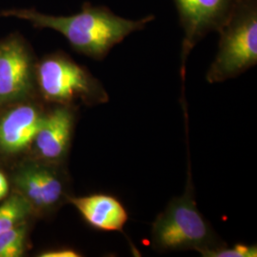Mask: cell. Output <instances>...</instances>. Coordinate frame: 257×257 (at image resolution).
Instances as JSON below:
<instances>
[{
  "label": "cell",
  "instance_id": "obj_1",
  "mask_svg": "<svg viewBox=\"0 0 257 257\" xmlns=\"http://www.w3.org/2000/svg\"><path fill=\"white\" fill-rule=\"evenodd\" d=\"M0 17L22 19L37 29L56 31L76 52L96 60L105 58L113 47L156 19L153 15L139 20L124 19L108 7L93 6L89 2L83 4L79 13L69 17H55L35 9L5 10Z\"/></svg>",
  "mask_w": 257,
  "mask_h": 257
},
{
  "label": "cell",
  "instance_id": "obj_2",
  "mask_svg": "<svg viewBox=\"0 0 257 257\" xmlns=\"http://www.w3.org/2000/svg\"><path fill=\"white\" fill-rule=\"evenodd\" d=\"M151 239L154 248L164 252L195 250L202 254L226 246L197 208L190 172L184 193L172 199L154 221Z\"/></svg>",
  "mask_w": 257,
  "mask_h": 257
},
{
  "label": "cell",
  "instance_id": "obj_3",
  "mask_svg": "<svg viewBox=\"0 0 257 257\" xmlns=\"http://www.w3.org/2000/svg\"><path fill=\"white\" fill-rule=\"evenodd\" d=\"M218 33V51L206 75L211 84L234 78L256 65L257 0H238Z\"/></svg>",
  "mask_w": 257,
  "mask_h": 257
},
{
  "label": "cell",
  "instance_id": "obj_4",
  "mask_svg": "<svg viewBox=\"0 0 257 257\" xmlns=\"http://www.w3.org/2000/svg\"><path fill=\"white\" fill-rule=\"evenodd\" d=\"M36 82L44 98L60 105L109 101L101 82L63 53L48 55L36 66Z\"/></svg>",
  "mask_w": 257,
  "mask_h": 257
},
{
  "label": "cell",
  "instance_id": "obj_5",
  "mask_svg": "<svg viewBox=\"0 0 257 257\" xmlns=\"http://www.w3.org/2000/svg\"><path fill=\"white\" fill-rule=\"evenodd\" d=\"M183 28L181 75H186L188 56L196 44L211 32H218L238 0H174Z\"/></svg>",
  "mask_w": 257,
  "mask_h": 257
},
{
  "label": "cell",
  "instance_id": "obj_6",
  "mask_svg": "<svg viewBox=\"0 0 257 257\" xmlns=\"http://www.w3.org/2000/svg\"><path fill=\"white\" fill-rule=\"evenodd\" d=\"M36 82V66L25 40L12 35L0 41V106L28 96Z\"/></svg>",
  "mask_w": 257,
  "mask_h": 257
},
{
  "label": "cell",
  "instance_id": "obj_7",
  "mask_svg": "<svg viewBox=\"0 0 257 257\" xmlns=\"http://www.w3.org/2000/svg\"><path fill=\"white\" fill-rule=\"evenodd\" d=\"M74 125V114L70 106L60 105L44 114L34 140L38 156L50 163L61 161L70 147Z\"/></svg>",
  "mask_w": 257,
  "mask_h": 257
},
{
  "label": "cell",
  "instance_id": "obj_8",
  "mask_svg": "<svg viewBox=\"0 0 257 257\" xmlns=\"http://www.w3.org/2000/svg\"><path fill=\"white\" fill-rule=\"evenodd\" d=\"M44 114L33 105H21L0 118V150L16 154L34 143Z\"/></svg>",
  "mask_w": 257,
  "mask_h": 257
},
{
  "label": "cell",
  "instance_id": "obj_9",
  "mask_svg": "<svg viewBox=\"0 0 257 257\" xmlns=\"http://www.w3.org/2000/svg\"><path fill=\"white\" fill-rule=\"evenodd\" d=\"M69 201L85 221L96 230L122 231L128 219L125 207L110 194L94 193L81 197H70Z\"/></svg>",
  "mask_w": 257,
  "mask_h": 257
},
{
  "label": "cell",
  "instance_id": "obj_10",
  "mask_svg": "<svg viewBox=\"0 0 257 257\" xmlns=\"http://www.w3.org/2000/svg\"><path fill=\"white\" fill-rule=\"evenodd\" d=\"M21 195L31 204L33 210L46 212L43 186L38 174V164L29 165L20 170L15 177Z\"/></svg>",
  "mask_w": 257,
  "mask_h": 257
},
{
  "label": "cell",
  "instance_id": "obj_11",
  "mask_svg": "<svg viewBox=\"0 0 257 257\" xmlns=\"http://www.w3.org/2000/svg\"><path fill=\"white\" fill-rule=\"evenodd\" d=\"M32 211L31 204L21 194L11 196L0 206V233L23 223Z\"/></svg>",
  "mask_w": 257,
  "mask_h": 257
},
{
  "label": "cell",
  "instance_id": "obj_12",
  "mask_svg": "<svg viewBox=\"0 0 257 257\" xmlns=\"http://www.w3.org/2000/svg\"><path fill=\"white\" fill-rule=\"evenodd\" d=\"M28 227L26 224H19L13 229L0 233V257H19L23 255Z\"/></svg>",
  "mask_w": 257,
  "mask_h": 257
},
{
  "label": "cell",
  "instance_id": "obj_13",
  "mask_svg": "<svg viewBox=\"0 0 257 257\" xmlns=\"http://www.w3.org/2000/svg\"><path fill=\"white\" fill-rule=\"evenodd\" d=\"M201 255L205 257H256L257 247L255 245L236 244L231 248H228L226 245L207 250Z\"/></svg>",
  "mask_w": 257,
  "mask_h": 257
},
{
  "label": "cell",
  "instance_id": "obj_14",
  "mask_svg": "<svg viewBox=\"0 0 257 257\" xmlns=\"http://www.w3.org/2000/svg\"><path fill=\"white\" fill-rule=\"evenodd\" d=\"M40 257H77L80 256V254L74 249H68V248H61V249H53V250H47L39 254Z\"/></svg>",
  "mask_w": 257,
  "mask_h": 257
},
{
  "label": "cell",
  "instance_id": "obj_15",
  "mask_svg": "<svg viewBox=\"0 0 257 257\" xmlns=\"http://www.w3.org/2000/svg\"><path fill=\"white\" fill-rule=\"evenodd\" d=\"M9 191V184L3 174L0 173V200L6 196Z\"/></svg>",
  "mask_w": 257,
  "mask_h": 257
}]
</instances>
